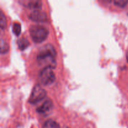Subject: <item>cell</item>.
Segmentation results:
<instances>
[{
    "label": "cell",
    "mask_w": 128,
    "mask_h": 128,
    "mask_svg": "<svg viewBox=\"0 0 128 128\" xmlns=\"http://www.w3.org/2000/svg\"><path fill=\"white\" fill-rule=\"evenodd\" d=\"M46 96V91L40 84H36L32 88L29 101L31 104H36L43 100Z\"/></svg>",
    "instance_id": "cell-4"
},
{
    "label": "cell",
    "mask_w": 128,
    "mask_h": 128,
    "mask_svg": "<svg viewBox=\"0 0 128 128\" xmlns=\"http://www.w3.org/2000/svg\"></svg>",
    "instance_id": "cell-14"
},
{
    "label": "cell",
    "mask_w": 128,
    "mask_h": 128,
    "mask_svg": "<svg viewBox=\"0 0 128 128\" xmlns=\"http://www.w3.org/2000/svg\"><path fill=\"white\" fill-rule=\"evenodd\" d=\"M21 24L18 22H14L12 25V31H13L14 34L16 35V36H19L20 33H21Z\"/></svg>",
    "instance_id": "cell-12"
},
{
    "label": "cell",
    "mask_w": 128,
    "mask_h": 128,
    "mask_svg": "<svg viewBox=\"0 0 128 128\" xmlns=\"http://www.w3.org/2000/svg\"><path fill=\"white\" fill-rule=\"evenodd\" d=\"M53 108V103L51 100H47L36 109V111L41 114H44L50 112Z\"/></svg>",
    "instance_id": "cell-6"
},
{
    "label": "cell",
    "mask_w": 128,
    "mask_h": 128,
    "mask_svg": "<svg viewBox=\"0 0 128 128\" xmlns=\"http://www.w3.org/2000/svg\"><path fill=\"white\" fill-rule=\"evenodd\" d=\"M9 48V44L6 41L1 39V53L4 54L8 51Z\"/></svg>",
    "instance_id": "cell-11"
},
{
    "label": "cell",
    "mask_w": 128,
    "mask_h": 128,
    "mask_svg": "<svg viewBox=\"0 0 128 128\" xmlns=\"http://www.w3.org/2000/svg\"><path fill=\"white\" fill-rule=\"evenodd\" d=\"M29 18L36 22H44L47 20V14L41 10H34L30 14Z\"/></svg>",
    "instance_id": "cell-5"
},
{
    "label": "cell",
    "mask_w": 128,
    "mask_h": 128,
    "mask_svg": "<svg viewBox=\"0 0 128 128\" xmlns=\"http://www.w3.org/2000/svg\"></svg>",
    "instance_id": "cell-15"
},
{
    "label": "cell",
    "mask_w": 128,
    "mask_h": 128,
    "mask_svg": "<svg viewBox=\"0 0 128 128\" xmlns=\"http://www.w3.org/2000/svg\"><path fill=\"white\" fill-rule=\"evenodd\" d=\"M114 3L119 7L123 8L126 6V4L128 3V0H115L114 1Z\"/></svg>",
    "instance_id": "cell-13"
},
{
    "label": "cell",
    "mask_w": 128,
    "mask_h": 128,
    "mask_svg": "<svg viewBox=\"0 0 128 128\" xmlns=\"http://www.w3.org/2000/svg\"><path fill=\"white\" fill-rule=\"evenodd\" d=\"M18 48L20 50H24V49L27 48L28 46L30 44V42H29L28 40L27 39L24 38H21L19 39L18 40Z\"/></svg>",
    "instance_id": "cell-8"
},
{
    "label": "cell",
    "mask_w": 128,
    "mask_h": 128,
    "mask_svg": "<svg viewBox=\"0 0 128 128\" xmlns=\"http://www.w3.org/2000/svg\"><path fill=\"white\" fill-rule=\"evenodd\" d=\"M53 69L51 68H43L39 74L40 82L44 86H48L53 83L56 79Z\"/></svg>",
    "instance_id": "cell-3"
},
{
    "label": "cell",
    "mask_w": 128,
    "mask_h": 128,
    "mask_svg": "<svg viewBox=\"0 0 128 128\" xmlns=\"http://www.w3.org/2000/svg\"><path fill=\"white\" fill-rule=\"evenodd\" d=\"M56 52L53 46L47 44L40 49L37 61L40 66L54 69L56 66Z\"/></svg>",
    "instance_id": "cell-1"
},
{
    "label": "cell",
    "mask_w": 128,
    "mask_h": 128,
    "mask_svg": "<svg viewBox=\"0 0 128 128\" xmlns=\"http://www.w3.org/2000/svg\"><path fill=\"white\" fill-rule=\"evenodd\" d=\"M24 6H26L28 8L32 9L34 10H38L42 6V1L40 0H30V1H21Z\"/></svg>",
    "instance_id": "cell-7"
},
{
    "label": "cell",
    "mask_w": 128,
    "mask_h": 128,
    "mask_svg": "<svg viewBox=\"0 0 128 128\" xmlns=\"http://www.w3.org/2000/svg\"><path fill=\"white\" fill-rule=\"evenodd\" d=\"M42 128H61L60 124L55 121L49 120L46 121L44 124Z\"/></svg>",
    "instance_id": "cell-9"
},
{
    "label": "cell",
    "mask_w": 128,
    "mask_h": 128,
    "mask_svg": "<svg viewBox=\"0 0 128 128\" xmlns=\"http://www.w3.org/2000/svg\"><path fill=\"white\" fill-rule=\"evenodd\" d=\"M30 33L32 40L35 42H41L47 38L49 31L46 27L41 25H32L30 28Z\"/></svg>",
    "instance_id": "cell-2"
},
{
    "label": "cell",
    "mask_w": 128,
    "mask_h": 128,
    "mask_svg": "<svg viewBox=\"0 0 128 128\" xmlns=\"http://www.w3.org/2000/svg\"><path fill=\"white\" fill-rule=\"evenodd\" d=\"M6 25H7V20L6 16L2 10H0V27L2 30H3L6 27Z\"/></svg>",
    "instance_id": "cell-10"
}]
</instances>
